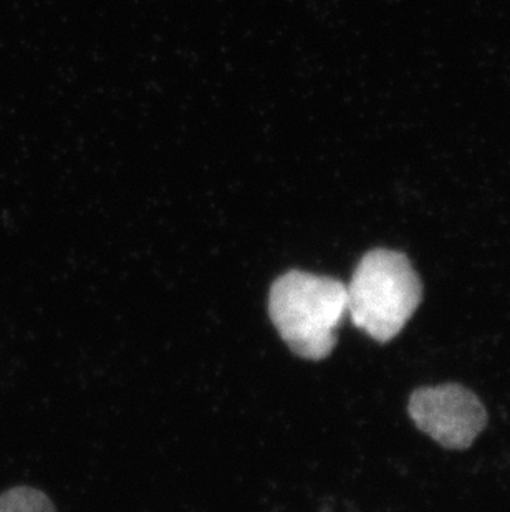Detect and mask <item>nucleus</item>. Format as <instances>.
<instances>
[{
	"label": "nucleus",
	"mask_w": 510,
	"mask_h": 512,
	"mask_svg": "<svg viewBox=\"0 0 510 512\" xmlns=\"http://www.w3.org/2000/svg\"><path fill=\"white\" fill-rule=\"evenodd\" d=\"M267 309L287 347L318 362L337 347L338 327L348 315L347 285L294 269L275 279Z\"/></svg>",
	"instance_id": "nucleus-1"
},
{
	"label": "nucleus",
	"mask_w": 510,
	"mask_h": 512,
	"mask_svg": "<svg viewBox=\"0 0 510 512\" xmlns=\"http://www.w3.org/2000/svg\"><path fill=\"white\" fill-rule=\"evenodd\" d=\"M353 325L376 342L395 339L423 300V282L405 254L373 249L361 257L347 285Z\"/></svg>",
	"instance_id": "nucleus-2"
},
{
	"label": "nucleus",
	"mask_w": 510,
	"mask_h": 512,
	"mask_svg": "<svg viewBox=\"0 0 510 512\" xmlns=\"http://www.w3.org/2000/svg\"><path fill=\"white\" fill-rule=\"evenodd\" d=\"M408 411L419 430L449 450L469 448L487 423L481 400L458 383L419 388Z\"/></svg>",
	"instance_id": "nucleus-3"
},
{
	"label": "nucleus",
	"mask_w": 510,
	"mask_h": 512,
	"mask_svg": "<svg viewBox=\"0 0 510 512\" xmlns=\"http://www.w3.org/2000/svg\"><path fill=\"white\" fill-rule=\"evenodd\" d=\"M0 512H57L52 499L39 489L15 486L0 494Z\"/></svg>",
	"instance_id": "nucleus-4"
}]
</instances>
